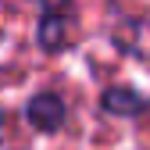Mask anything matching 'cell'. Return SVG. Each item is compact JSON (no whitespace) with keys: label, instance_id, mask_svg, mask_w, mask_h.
Here are the masks:
<instances>
[{"label":"cell","instance_id":"1","mask_svg":"<svg viewBox=\"0 0 150 150\" xmlns=\"http://www.w3.org/2000/svg\"><path fill=\"white\" fill-rule=\"evenodd\" d=\"M64 118H68V104H64L61 93H54V89L36 93L25 104V122L32 129H40V132H57L64 125Z\"/></svg>","mask_w":150,"mask_h":150},{"label":"cell","instance_id":"2","mask_svg":"<svg viewBox=\"0 0 150 150\" xmlns=\"http://www.w3.org/2000/svg\"><path fill=\"white\" fill-rule=\"evenodd\" d=\"M100 107L107 115H118V118H136L146 111V97L136 93L132 86H107L100 97Z\"/></svg>","mask_w":150,"mask_h":150},{"label":"cell","instance_id":"3","mask_svg":"<svg viewBox=\"0 0 150 150\" xmlns=\"http://www.w3.org/2000/svg\"><path fill=\"white\" fill-rule=\"evenodd\" d=\"M40 47L47 50V54H54V50H61L64 47V40H68V14H43L40 18Z\"/></svg>","mask_w":150,"mask_h":150},{"label":"cell","instance_id":"4","mask_svg":"<svg viewBox=\"0 0 150 150\" xmlns=\"http://www.w3.org/2000/svg\"><path fill=\"white\" fill-rule=\"evenodd\" d=\"M43 14H68V4L71 0H36Z\"/></svg>","mask_w":150,"mask_h":150},{"label":"cell","instance_id":"5","mask_svg":"<svg viewBox=\"0 0 150 150\" xmlns=\"http://www.w3.org/2000/svg\"><path fill=\"white\" fill-rule=\"evenodd\" d=\"M0 136H4V111H0Z\"/></svg>","mask_w":150,"mask_h":150}]
</instances>
